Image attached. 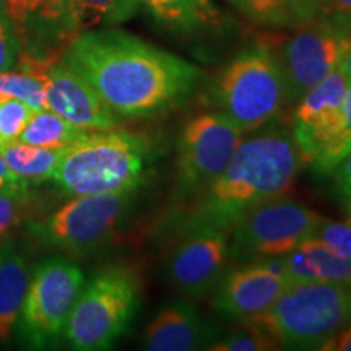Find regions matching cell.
Wrapping results in <instances>:
<instances>
[{"instance_id":"6da1fadb","label":"cell","mask_w":351,"mask_h":351,"mask_svg":"<svg viewBox=\"0 0 351 351\" xmlns=\"http://www.w3.org/2000/svg\"><path fill=\"white\" fill-rule=\"evenodd\" d=\"M64 62L85 78L121 119L171 112L191 98L204 73L182 57L124 32H82Z\"/></svg>"},{"instance_id":"7a4b0ae2","label":"cell","mask_w":351,"mask_h":351,"mask_svg":"<svg viewBox=\"0 0 351 351\" xmlns=\"http://www.w3.org/2000/svg\"><path fill=\"white\" fill-rule=\"evenodd\" d=\"M301 163L287 127L271 125L243 138L225 171L194 199L182 225H213L230 231L245 210L288 194Z\"/></svg>"},{"instance_id":"3957f363","label":"cell","mask_w":351,"mask_h":351,"mask_svg":"<svg viewBox=\"0 0 351 351\" xmlns=\"http://www.w3.org/2000/svg\"><path fill=\"white\" fill-rule=\"evenodd\" d=\"M153 160L147 138L125 130H93L64 148L52 179L64 194L134 192Z\"/></svg>"},{"instance_id":"277c9868","label":"cell","mask_w":351,"mask_h":351,"mask_svg":"<svg viewBox=\"0 0 351 351\" xmlns=\"http://www.w3.org/2000/svg\"><path fill=\"white\" fill-rule=\"evenodd\" d=\"M243 322L265 330L282 348L319 350L351 326V285L289 283L269 311Z\"/></svg>"},{"instance_id":"5b68a950","label":"cell","mask_w":351,"mask_h":351,"mask_svg":"<svg viewBox=\"0 0 351 351\" xmlns=\"http://www.w3.org/2000/svg\"><path fill=\"white\" fill-rule=\"evenodd\" d=\"M208 99L244 134L269 125L285 108L283 80L274 51L263 44L241 51L215 78Z\"/></svg>"},{"instance_id":"8992f818","label":"cell","mask_w":351,"mask_h":351,"mask_svg":"<svg viewBox=\"0 0 351 351\" xmlns=\"http://www.w3.org/2000/svg\"><path fill=\"white\" fill-rule=\"evenodd\" d=\"M142 278L132 267L112 265L83 285L65 326L70 345L80 351L111 348L140 307Z\"/></svg>"},{"instance_id":"52a82bcc","label":"cell","mask_w":351,"mask_h":351,"mask_svg":"<svg viewBox=\"0 0 351 351\" xmlns=\"http://www.w3.org/2000/svg\"><path fill=\"white\" fill-rule=\"evenodd\" d=\"M134 192L77 195L41 221L29 223L39 243L82 256L98 251L121 236Z\"/></svg>"},{"instance_id":"ba28073f","label":"cell","mask_w":351,"mask_h":351,"mask_svg":"<svg viewBox=\"0 0 351 351\" xmlns=\"http://www.w3.org/2000/svg\"><path fill=\"white\" fill-rule=\"evenodd\" d=\"M322 217L288 194L245 210L230 228V258L254 262L283 257L314 238Z\"/></svg>"},{"instance_id":"9c48e42d","label":"cell","mask_w":351,"mask_h":351,"mask_svg":"<svg viewBox=\"0 0 351 351\" xmlns=\"http://www.w3.org/2000/svg\"><path fill=\"white\" fill-rule=\"evenodd\" d=\"M244 138L225 114L212 111L192 117L178 138L174 200H194L225 171Z\"/></svg>"},{"instance_id":"30bf717a","label":"cell","mask_w":351,"mask_h":351,"mask_svg":"<svg viewBox=\"0 0 351 351\" xmlns=\"http://www.w3.org/2000/svg\"><path fill=\"white\" fill-rule=\"evenodd\" d=\"M83 285L82 270L67 258L52 257L39 263L29 280L16 324L21 339L34 346L59 339Z\"/></svg>"},{"instance_id":"8fae6325","label":"cell","mask_w":351,"mask_h":351,"mask_svg":"<svg viewBox=\"0 0 351 351\" xmlns=\"http://www.w3.org/2000/svg\"><path fill=\"white\" fill-rule=\"evenodd\" d=\"M351 47V33L326 19H317L282 44L275 54L285 90V106H295L304 93L339 69Z\"/></svg>"},{"instance_id":"7c38bea8","label":"cell","mask_w":351,"mask_h":351,"mask_svg":"<svg viewBox=\"0 0 351 351\" xmlns=\"http://www.w3.org/2000/svg\"><path fill=\"white\" fill-rule=\"evenodd\" d=\"M230 258V231L213 225H182L171 249L168 275L173 287L192 300L218 287Z\"/></svg>"},{"instance_id":"4fadbf2b","label":"cell","mask_w":351,"mask_h":351,"mask_svg":"<svg viewBox=\"0 0 351 351\" xmlns=\"http://www.w3.org/2000/svg\"><path fill=\"white\" fill-rule=\"evenodd\" d=\"M288 285L280 257L247 262L225 271L213 302L219 313L243 322L269 311Z\"/></svg>"},{"instance_id":"5bb4252c","label":"cell","mask_w":351,"mask_h":351,"mask_svg":"<svg viewBox=\"0 0 351 351\" xmlns=\"http://www.w3.org/2000/svg\"><path fill=\"white\" fill-rule=\"evenodd\" d=\"M350 78L340 67L311 88L298 101L291 117V135L302 163L311 165L335 134Z\"/></svg>"},{"instance_id":"9a60e30c","label":"cell","mask_w":351,"mask_h":351,"mask_svg":"<svg viewBox=\"0 0 351 351\" xmlns=\"http://www.w3.org/2000/svg\"><path fill=\"white\" fill-rule=\"evenodd\" d=\"M46 103L47 109L83 130H112L122 121L64 60H56L46 70Z\"/></svg>"},{"instance_id":"2e32d148","label":"cell","mask_w":351,"mask_h":351,"mask_svg":"<svg viewBox=\"0 0 351 351\" xmlns=\"http://www.w3.org/2000/svg\"><path fill=\"white\" fill-rule=\"evenodd\" d=\"M217 330L187 300L169 302L155 314L143 332L148 351H192L215 341Z\"/></svg>"},{"instance_id":"e0dca14e","label":"cell","mask_w":351,"mask_h":351,"mask_svg":"<svg viewBox=\"0 0 351 351\" xmlns=\"http://www.w3.org/2000/svg\"><path fill=\"white\" fill-rule=\"evenodd\" d=\"M289 283L326 282L351 285V261L337 256L317 238H309L280 257Z\"/></svg>"},{"instance_id":"ac0fdd59","label":"cell","mask_w":351,"mask_h":351,"mask_svg":"<svg viewBox=\"0 0 351 351\" xmlns=\"http://www.w3.org/2000/svg\"><path fill=\"white\" fill-rule=\"evenodd\" d=\"M29 275L26 261L12 243L0 245V340L12 339L20 319Z\"/></svg>"},{"instance_id":"d6986e66","label":"cell","mask_w":351,"mask_h":351,"mask_svg":"<svg viewBox=\"0 0 351 351\" xmlns=\"http://www.w3.org/2000/svg\"><path fill=\"white\" fill-rule=\"evenodd\" d=\"M158 23L179 34L197 33L223 23L212 0H140Z\"/></svg>"},{"instance_id":"ffe728a7","label":"cell","mask_w":351,"mask_h":351,"mask_svg":"<svg viewBox=\"0 0 351 351\" xmlns=\"http://www.w3.org/2000/svg\"><path fill=\"white\" fill-rule=\"evenodd\" d=\"M54 57L21 56L16 70L0 73V98H15L33 111L46 109V70Z\"/></svg>"},{"instance_id":"44dd1931","label":"cell","mask_w":351,"mask_h":351,"mask_svg":"<svg viewBox=\"0 0 351 351\" xmlns=\"http://www.w3.org/2000/svg\"><path fill=\"white\" fill-rule=\"evenodd\" d=\"M249 19L276 28H300L320 19L319 0H232Z\"/></svg>"},{"instance_id":"7402d4cb","label":"cell","mask_w":351,"mask_h":351,"mask_svg":"<svg viewBox=\"0 0 351 351\" xmlns=\"http://www.w3.org/2000/svg\"><path fill=\"white\" fill-rule=\"evenodd\" d=\"M7 165L19 178L28 184L49 181L56 173L64 148H41L20 140L0 148Z\"/></svg>"},{"instance_id":"603a6c76","label":"cell","mask_w":351,"mask_h":351,"mask_svg":"<svg viewBox=\"0 0 351 351\" xmlns=\"http://www.w3.org/2000/svg\"><path fill=\"white\" fill-rule=\"evenodd\" d=\"M90 130H83L51 109L33 111L20 135V142L41 148H67Z\"/></svg>"},{"instance_id":"cb8c5ba5","label":"cell","mask_w":351,"mask_h":351,"mask_svg":"<svg viewBox=\"0 0 351 351\" xmlns=\"http://www.w3.org/2000/svg\"><path fill=\"white\" fill-rule=\"evenodd\" d=\"M140 0H72V23L75 32L101 25H119L138 12Z\"/></svg>"},{"instance_id":"d4e9b609","label":"cell","mask_w":351,"mask_h":351,"mask_svg":"<svg viewBox=\"0 0 351 351\" xmlns=\"http://www.w3.org/2000/svg\"><path fill=\"white\" fill-rule=\"evenodd\" d=\"M351 150V78L346 88V95L341 108L340 124L337 127L335 134L320 150L315 160L311 163L314 173L317 176H330L341 160L348 155Z\"/></svg>"},{"instance_id":"484cf974","label":"cell","mask_w":351,"mask_h":351,"mask_svg":"<svg viewBox=\"0 0 351 351\" xmlns=\"http://www.w3.org/2000/svg\"><path fill=\"white\" fill-rule=\"evenodd\" d=\"M207 350L212 351H271L282 350L278 341L265 330L254 324L243 322L239 330L230 333L225 339L212 341Z\"/></svg>"},{"instance_id":"4316f807","label":"cell","mask_w":351,"mask_h":351,"mask_svg":"<svg viewBox=\"0 0 351 351\" xmlns=\"http://www.w3.org/2000/svg\"><path fill=\"white\" fill-rule=\"evenodd\" d=\"M33 109L15 98H0V148L20 138Z\"/></svg>"},{"instance_id":"83f0119b","label":"cell","mask_w":351,"mask_h":351,"mask_svg":"<svg viewBox=\"0 0 351 351\" xmlns=\"http://www.w3.org/2000/svg\"><path fill=\"white\" fill-rule=\"evenodd\" d=\"M29 19L36 16L52 28L75 32L72 23V0H29Z\"/></svg>"},{"instance_id":"f1b7e54d","label":"cell","mask_w":351,"mask_h":351,"mask_svg":"<svg viewBox=\"0 0 351 351\" xmlns=\"http://www.w3.org/2000/svg\"><path fill=\"white\" fill-rule=\"evenodd\" d=\"M314 238L326 244L337 256L351 261V221H333L322 217Z\"/></svg>"},{"instance_id":"f546056e","label":"cell","mask_w":351,"mask_h":351,"mask_svg":"<svg viewBox=\"0 0 351 351\" xmlns=\"http://www.w3.org/2000/svg\"><path fill=\"white\" fill-rule=\"evenodd\" d=\"M28 195L0 194V241H8V236L16 230L26 217Z\"/></svg>"},{"instance_id":"4dcf8cb0","label":"cell","mask_w":351,"mask_h":351,"mask_svg":"<svg viewBox=\"0 0 351 351\" xmlns=\"http://www.w3.org/2000/svg\"><path fill=\"white\" fill-rule=\"evenodd\" d=\"M19 54V33H16L12 20L0 8V73L15 67Z\"/></svg>"},{"instance_id":"1f68e13d","label":"cell","mask_w":351,"mask_h":351,"mask_svg":"<svg viewBox=\"0 0 351 351\" xmlns=\"http://www.w3.org/2000/svg\"><path fill=\"white\" fill-rule=\"evenodd\" d=\"M320 19H326L351 33V0H319Z\"/></svg>"},{"instance_id":"d6a6232c","label":"cell","mask_w":351,"mask_h":351,"mask_svg":"<svg viewBox=\"0 0 351 351\" xmlns=\"http://www.w3.org/2000/svg\"><path fill=\"white\" fill-rule=\"evenodd\" d=\"M28 182L13 173L0 152V194L28 195Z\"/></svg>"},{"instance_id":"836d02e7","label":"cell","mask_w":351,"mask_h":351,"mask_svg":"<svg viewBox=\"0 0 351 351\" xmlns=\"http://www.w3.org/2000/svg\"><path fill=\"white\" fill-rule=\"evenodd\" d=\"M0 8L15 25L16 32L20 34L25 32L29 21V0H0Z\"/></svg>"},{"instance_id":"e575fe53","label":"cell","mask_w":351,"mask_h":351,"mask_svg":"<svg viewBox=\"0 0 351 351\" xmlns=\"http://www.w3.org/2000/svg\"><path fill=\"white\" fill-rule=\"evenodd\" d=\"M333 182H335V191L339 192L340 197L351 195V150L346 155L341 163L337 166L332 173Z\"/></svg>"},{"instance_id":"d590c367","label":"cell","mask_w":351,"mask_h":351,"mask_svg":"<svg viewBox=\"0 0 351 351\" xmlns=\"http://www.w3.org/2000/svg\"><path fill=\"white\" fill-rule=\"evenodd\" d=\"M319 351H351V326L324 341Z\"/></svg>"},{"instance_id":"8d00e7d4","label":"cell","mask_w":351,"mask_h":351,"mask_svg":"<svg viewBox=\"0 0 351 351\" xmlns=\"http://www.w3.org/2000/svg\"><path fill=\"white\" fill-rule=\"evenodd\" d=\"M340 70L345 73L346 77L351 78V47L348 49V52H346V54H345L343 60H341Z\"/></svg>"},{"instance_id":"74e56055","label":"cell","mask_w":351,"mask_h":351,"mask_svg":"<svg viewBox=\"0 0 351 351\" xmlns=\"http://www.w3.org/2000/svg\"><path fill=\"white\" fill-rule=\"evenodd\" d=\"M348 213H350V219H348V221H351V195L348 197Z\"/></svg>"}]
</instances>
